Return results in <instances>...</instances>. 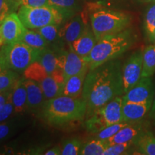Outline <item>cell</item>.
I'll list each match as a JSON object with an SVG mask.
<instances>
[{"mask_svg":"<svg viewBox=\"0 0 155 155\" xmlns=\"http://www.w3.org/2000/svg\"><path fill=\"white\" fill-rule=\"evenodd\" d=\"M120 61L112 60L94 69H89L82 96L87 105L86 116L116 97L124 94Z\"/></svg>","mask_w":155,"mask_h":155,"instance_id":"1","label":"cell"},{"mask_svg":"<svg viewBox=\"0 0 155 155\" xmlns=\"http://www.w3.org/2000/svg\"><path fill=\"white\" fill-rule=\"evenodd\" d=\"M86 113V103L82 97L71 98L61 95L47 100L42 106L41 116L48 124L61 127L82 121Z\"/></svg>","mask_w":155,"mask_h":155,"instance_id":"2","label":"cell"},{"mask_svg":"<svg viewBox=\"0 0 155 155\" xmlns=\"http://www.w3.org/2000/svg\"><path fill=\"white\" fill-rule=\"evenodd\" d=\"M137 40V35L129 28L101 38L86 57L89 69H94L106 62L116 59L130 49Z\"/></svg>","mask_w":155,"mask_h":155,"instance_id":"3","label":"cell"},{"mask_svg":"<svg viewBox=\"0 0 155 155\" xmlns=\"http://www.w3.org/2000/svg\"><path fill=\"white\" fill-rule=\"evenodd\" d=\"M91 30L97 41L104 36L125 30L131 22L130 15L121 11L96 8L90 16Z\"/></svg>","mask_w":155,"mask_h":155,"instance_id":"4","label":"cell"},{"mask_svg":"<svg viewBox=\"0 0 155 155\" xmlns=\"http://www.w3.org/2000/svg\"><path fill=\"white\" fill-rule=\"evenodd\" d=\"M123 103V96H117L86 116L85 127L87 130L96 134L108 126L124 121Z\"/></svg>","mask_w":155,"mask_h":155,"instance_id":"5","label":"cell"},{"mask_svg":"<svg viewBox=\"0 0 155 155\" xmlns=\"http://www.w3.org/2000/svg\"><path fill=\"white\" fill-rule=\"evenodd\" d=\"M7 68L16 72L25 69L38 59L40 50L31 47L22 41L4 45L0 49Z\"/></svg>","mask_w":155,"mask_h":155,"instance_id":"6","label":"cell"},{"mask_svg":"<svg viewBox=\"0 0 155 155\" xmlns=\"http://www.w3.org/2000/svg\"><path fill=\"white\" fill-rule=\"evenodd\" d=\"M17 15L29 30H37L51 24L60 25L63 20L61 15L49 5L38 7L20 5Z\"/></svg>","mask_w":155,"mask_h":155,"instance_id":"7","label":"cell"},{"mask_svg":"<svg viewBox=\"0 0 155 155\" xmlns=\"http://www.w3.org/2000/svg\"><path fill=\"white\" fill-rule=\"evenodd\" d=\"M143 51L137 50L131 54L122 66L124 94L139 82L142 77Z\"/></svg>","mask_w":155,"mask_h":155,"instance_id":"8","label":"cell"},{"mask_svg":"<svg viewBox=\"0 0 155 155\" xmlns=\"http://www.w3.org/2000/svg\"><path fill=\"white\" fill-rule=\"evenodd\" d=\"M26 29L17 13H11L0 24V47L21 41Z\"/></svg>","mask_w":155,"mask_h":155,"instance_id":"9","label":"cell"},{"mask_svg":"<svg viewBox=\"0 0 155 155\" xmlns=\"http://www.w3.org/2000/svg\"><path fill=\"white\" fill-rule=\"evenodd\" d=\"M88 15L83 9L69 19L59 31V38L68 45L71 44L88 28Z\"/></svg>","mask_w":155,"mask_h":155,"instance_id":"10","label":"cell"},{"mask_svg":"<svg viewBox=\"0 0 155 155\" xmlns=\"http://www.w3.org/2000/svg\"><path fill=\"white\" fill-rule=\"evenodd\" d=\"M154 96V90L152 78L141 77L137 84L124 94L123 100L126 102L152 103Z\"/></svg>","mask_w":155,"mask_h":155,"instance_id":"11","label":"cell"},{"mask_svg":"<svg viewBox=\"0 0 155 155\" xmlns=\"http://www.w3.org/2000/svg\"><path fill=\"white\" fill-rule=\"evenodd\" d=\"M87 68H89V63L86 57H81L71 49L69 51H65V60L62 68L65 81Z\"/></svg>","mask_w":155,"mask_h":155,"instance_id":"12","label":"cell"},{"mask_svg":"<svg viewBox=\"0 0 155 155\" xmlns=\"http://www.w3.org/2000/svg\"><path fill=\"white\" fill-rule=\"evenodd\" d=\"M152 103H132L124 101L122 106L123 121L127 123L138 122L150 112Z\"/></svg>","mask_w":155,"mask_h":155,"instance_id":"13","label":"cell"},{"mask_svg":"<svg viewBox=\"0 0 155 155\" xmlns=\"http://www.w3.org/2000/svg\"><path fill=\"white\" fill-rule=\"evenodd\" d=\"M96 42L97 39L94 32L88 28L78 38L68 45L70 49L73 50L78 55L86 58L92 51Z\"/></svg>","mask_w":155,"mask_h":155,"instance_id":"14","label":"cell"},{"mask_svg":"<svg viewBox=\"0 0 155 155\" xmlns=\"http://www.w3.org/2000/svg\"><path fill=\"white\" fill-rule=\"evenodd\" d=\"M88 71L89 68L85 69L82 72L73 75L67 79L65 81L62 95L71 97V98L81 97L84 81Z\"/></svg>","mask_w":155,"mask_h":155,"instance_id":"15","label":"cell"},{"mask_svg":"<svg viewBox=\"0 0 155 155\" xmlns=\"http://www.w3.org/2000/svg\"><path fill=\"white\" fill-rule=\"evenodd\" d=\"M142 131H144L143 125L139 124V121L134 122L122 128L113 137L107 139V141L109 145L133 141Z\"/></svg>","mask_w":155,"mask_h":155,"instance_id":"16","label":"cell"},{"mask_svg":"<svg viewBox=\"0 0 155 155\" xmlns=\"http://www.w3.org/2000/svg\"><path fill=\"white\" fill-rule=\"evenodd\" d=\"M25 78L18 79L12 87L11 99L15 113H22L28 108V94L25 85Z\"/></svg>","mask_w":155,"mask_h":155,"instance_id":"17","label":"cell"},{"mask_svg":"<svg viewBox=\"0 0 155 155\" xmlns=\"http://www.w3.org/2000/svg\"><path fill=\"white\" fill-rule=\"evenodd\" d=\"M48 5L56 9L63 20L72 18L81 10L78 0H48Z\"/></svg>","mask_w":155,"mask_h":155,"instance_id":"18","label":"cell"},{"mask_svg":"<svg viewBox=\"0 0 155 155\" xmlns=\"http://www.w3.org/2000/svg\"><path fill=\"white\" fill-rule=\"evenodd\" d=\"M24 82L28 94V107L37 109L43 106L46 99L40 84L30 79L25 78Z\"/></svg>","mask_w":155,"mask_h":155,"instance_id":"19","label":"cell"},{"mask_svg":"<svg viewBox=\"0 0 155 155\" xmlns=\"http://www.w3.org/2000/svg\"><path fill=\"white\" fill-rule=\"evenodd\" d=\"M139 154L155 155V137L151 131H142L133 141Z\"/></svg>","mask_w":155,"mask_h":155,"instance_id":"20","label":"cell"},{"mask_svg":"<svg viewBox=\"0 0 155 155\" xmlns=\"http://www.w3.org/2000/svg\"><path fill=\"white\" fill-rule=\"evenodd\" d=\"M38 83L41 87L46 101L61 96L63 94L64 86L58 83L50 74Z\"/></svg>","mask_w":155,"mask_h":155,"instance_id":"21","label":"cell"},{"mask_svg":"<svg viewBox=\"0 0 155 155\" xmlns=\"http://www.w3.org/2000/svg\"><path fill=\"white\" fill-rule=\"evenodd\" d=\"M155 73V44L147 46L143 50L142 77L151 78Z\"/></svg>","mask_w":155,"mask_h":155,"instance_id":"22","label":"cell"},{"mask_svg":"<svg viewBox=\"0 0 155 155\" xmlns=\"http://www.w3.org/2000/svg\"><path fill=\"white\" fill-rule=\"evenodd\" d=\"M21 41L25 42L31 47L39 50H42L48 48L49 45L47 40L38 32H37L36 30H30L28 28L25 30Z\"/></svg>","mask_w":155,"mask_h":155,"instance_id":"23","label":"cell"},{"mask_svg":"<svg viewBox=\"0 0 155 155\" xmlns=\"http://www.w3.org/2000/svg\"><path fill=\"white\" fill-rule=\"evenodd\" d=\"M37 61L45 68L49 74L58 68L57 55L55 52L49 48L40 50Z\"/></svg>","mask_w":155,"mask_h":155,"instance_id":"24","label":"cell"},{"mask_svg":"<svg viewBox=\"0 0 155 155\" xmlns=\"http://www.w3.org/2000/svg\"><path fill=\"white\" fill-rule=\"evenodd\" d=\"M109 146L107 140L96 139L83 145L80 152L81 155H103L106 149Z\"/></svg>","mask_w":155,"mask_h":155,"instance_id":"25","label":"cell"},{"mask_svg":"<svg viewBox=\"0 0 155 155\" xmlns=\"http://www.w3.org/2000/svg\"><path fill=\"white\" fill-rule=\"evenodd\" d=\"M23 75L25 79H30L40 83L42 79L50 74L41 64L36 61L25 70Z\"/></svg>","mask_w":155,"mask_h":155,"instance_id":"26","label":"cell"},{"mask_svg":"<svg viewBox=\"0 0 155 155\" xmlns=\"http://www.w3.org/2000/svg\"><path fill=\"white\" fill-rule=\"evenodd\" d=\"M18 79V73L11 69L7 68L0 72V91L12 88Z\"/></svg>","mask_w":155,"mask_h":155,"instance_id":"27","label":"cell"},{"mask_svg":"<svg viewBox=\"0 0 155 155\" xmlns=\"http://www.w3.org/2000/svg\"><path fill=\"white\" fill-rule=\"evenodd\" d=\"M145 31L147 38L152 42H154L155 33V5L147 10L145 16Z\"/></svg>","mask_w":155,"mask_h":155,"instance_id":"28","label":"cell"},{"mask_svg":"<svg viewBox=\"0 0 155 155\" xmlns=\"http://www.w3.org/2000/svg\"><path fill=\"white\" fill-rule=\"evenodd\" d=\"M82 143L79 139L75 138L68 139L63 141L61 147L62 155L80 154L82 148Z\"/></svg>","mask_w":155,"mask_h":155,"instance_id":"29","label":"cell"},{"mask_svg":"<svg viewBox=\"0 0 155 155\" xmlns=\"http://www.w3.org/2000/svg\"><path fill=\"white\" fill-rule=\"evenodd\" d=\"M58 25L56 24H51L46 25L42 28H38L35 30L38 32L43 38L47 40L48 44L54 43L58 38H59V30Z\"/></svg>","mask_w":155,"mask_h":155,"instance_id":"30","label":"cell"},{"mask_svg":"<svg viewBox=\"0 0 155 155\" xmlns=\"http://www.w3.org/2000/svg\"><path fill=\"white\" fill-rule=\"evenodd\" d=\"M20 5L19 0H0V24Z\"/></svg>","mask_w":155,"mask_h":155,"instance_id":"31","label":"cell"},{"mask_svg":"<svg viewBox=\"0 0 155 155\" xmlns=\"http://www.w3.org/2000/svg\"><path fill=\"white\" fill-rule=\"evenodd\" d=\"M129 124V123L122 121L108 126V127H106L103 130L100 131L99 132L96 133V138L102 139V140H107V139L111 138V137H113L114 134H116L119 130H121L122 128L125 127L126 126Z\"/></svg>","mask_w":155,"mask_h":155,"instance_id":"32","label":"cell"},{"mask_svg":"<svg viewBox=\"0 0 155 155\" xmlns=\"http://www.w3.org/2000/svg\"><path fill=\"white\" fill-rule=\"evenodd\" d=\"M132 144L133 141L111 144L106 149V150L103 153V155H120L127 154V152L131 148Z\"/></svg>","mask_w":155,"mask_h":155,"instance_id":"33","label":"cell"},{"mask_svg":"<svg viewBox=\"0 0 155 155\" xmlns=\"http://www.w3.org/2000/svg\"><path fill=\"white\" fill-rule=\"evenodd\" d=\"M14 111V106L11 101L0 107V123L5 121Z\"/></svg>","mask_w":155,"mask_h":155,"instance_id":"34","label":"cell"},{"mask_svg":"<svg viewBox=\"0 0 155 155\" xmlns=\"http://www.w3.org/2000/svg\"><path fill=\"white\" fill-rule=\"evenodd\" d=\"M21 5L28 6V7H38L48 5V0H19Z\"/></svg>","mask_w":155,"mask_h":155,"instance_id":"35","label":"cell"},{"mask_svg":"<svg viewBox=\"0 0 155 155\" xmlns=\"http://www.w3.org/2000/svg\"><path fill=\"white\" fill-rule=\"evenodd\" d=\"M10 130L11 128L9 125L5 123V121L0 123V141L3 140L6 137H8Z\"/></svg>","mask_w":155,"mask_h":155,"instance_id":"36","label":"cell"},{"mask_svg":"<svg viewBox=\"0 0 155 155\" xmlns=\"http://www.w3.org/2000/svg\"><path fill=\"white\" fill-rule=\"evenodd\" d=\"M12 91V88L4 91H0V107L10 101Z\"/></svg>","mask_w":155,"mask_h":155,"instance_id":"37","label":"cell"},{"mask_svg":"<svg viewBox=\"0 0 155 155\" xmlns=\"http://www.w3.org/2000/svg\"><path fill=\"white\" fill-rule=\"evenodd\" d=\"M45 155H59L61 154V148L59 147H54L45 152Z\"/></svg>","mask_w":155,"mask_h":155,"instance_id":"38","label":"cell"},{"mask_svg":"<svg viewBox=\"0 0 155 155\" xmlns=\"http://www.w3.org/2000/svg\"><path fill=\"white\" fill-rule=\"evenodd\" d=\"M149 116L153 119H155V93H154V99H153L152 107H151L150 113H149Z\"/></svg>","mask_w":155,"mask_h":155,"instance_id":"39","label":"cell"},{"mask_svg":"<svg viewBox=\"0 0 155 155\" xmlns=\"http://www.w3.org/2000/svg\"><path fill=\"white\" fill-rule=\"evenodd\" d=\"M7 69V66H6L5 59H4V57L2 54L1 51H0V72L4 71V70Z\"/></svg>","mask_w":155,"mask_h":155,"instance_id":"40","label":"cell"},{"mask_svg":"<svg viewBox=\"0 0 155 155\" xmlns=\"http://www.w3.org/2000/svg\"><path fill=\"white\" fill-rule=\"evenodd\" d=\"M154 44H155V33H154Z\"/></svg>","mask_w":155,"mask_h":155,"instance_id":"41","label":"cell"},{"mask_svg":"<svg viewBox=\"0 0 155 155\" xmlns=\"http://www.w3.org/2000/svg\"><path fill=\"white\" fill-rule=\"evenodd\" d=\"M153 1H155V0H153Z\"/></svg>","mask_w":155,"mask_h":155,"instance_id":"42","label":"cell"}]
</instances>
